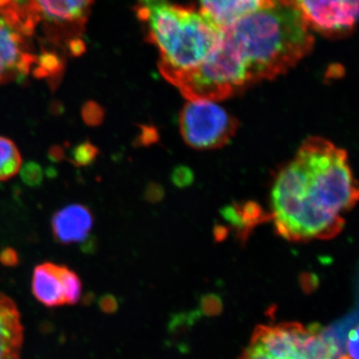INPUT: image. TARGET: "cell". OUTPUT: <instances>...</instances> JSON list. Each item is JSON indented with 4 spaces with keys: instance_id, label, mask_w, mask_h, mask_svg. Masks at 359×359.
<instances>
[{
    "instance_id": "6da1fadb",
    "label": "cell",
    "mask_w": 359,
    "mask_h": 359,
    "mask_svg": "<svg viewBox=\"0 0 359 359\" xmlns=\"http://www.w3.org/2000/svg\"><path fill=\"white\" fill-rule=\"evenodd\" d=\"M358 199L346 151L311 137L273 180L268 218L285 240H330L342 231Z\"/></svg>"
},
{
    "instance_id": "7a4b0ae2",
    "label": "cell",
    "mask_w": 359,
    "mask_h": 359,
    "mask_svg": "<svg viewBox=\"0 0 359 359\" xmlns=\"http://www.w3.org/2000/svg\"><path fill=\"white\" fill-rule=\"evenodd\" d=\"M224 32L247 67L252 84L287 72L314 44L311 26L292 0H269Z\"/></svg>"
},
{
    "instance_id": "3957f363",
    "label": "cell",
    "mask_w": 359,
    "mask_h": 359,
    "mask_svg": "<svg viewBox=\"0 0 359 359\" xmlns=\"http://www.w3.org/2000/svg\"><path fill=\"white\" fill-rule=\"evenodd\" d=\"M138 16L147 23L149 34L160 52L163 77L174 79L199 66L223 37V28L193 9L168 0H139Z\"/></svg>"
},
{
    "instance_id": "277c9868",
    "label": "cell",
    "mask_w": 359,
    "mask_h": 359,
    "mask_svg": "<svg viewBox=\"0 0 359 359\" xmlns=\"http://www.w3.org/2000/svg\"><path fill=\"white\" fill-rule=\"evenodd\" d=\"M341 354L332 328L282 323L257 327L240 359H340Z\"/></svg>"
},
{
    "instance_id": "5b68a950",
    "label": "cell",
    "mask_w": 359,
    "mask_h": 359,
    "mask_svg": "<svg viewBox=\"0 0 359 359\" xmlns=\"http://www.w3.org/2000/svg\"><path fill=\"white\" fill-rule=\"evenodd\" d=\"M238 120L211 100H188L180 114V131L196 150L223 147L237 132Z\"/></svg>"
},
{
    "instance_id": "8992f818",
    "label": "cell",
    "mask_w": 359,
    "mask_h": 359,
    "mask_svg": "<svg viewBox=\"0 0 359 359\" xmlns=\"http://www.w3.org/2000/svg\"><path fill=\"white\" fill-rule=\"evenodd\" d=\"M311 29L337 34L351 32L358 16V0H292Z\"/></svg>"
},
{
    "instance_id": "52a82bcc",
    "label": "cell",
    "mask_w": 359,
    "mask_h": 359,
    "mask_svg": "<svg viewBox=\"0 0 359 359\" xmlns=\"http://www.w3.org/2000/svg\"><path fill=\"white\" fill-rule=\"evenodd\" d=\"M25 35L18 23L0 11V85L23 79L37 63L26 48Z\"/></svg>"
},
{
    "instance_id": "ba28073f",
    "label": "cell",
    "mask_w": 359,
    "mask_h": 359,
    "mask_svg": "<svg viewBox=\"0 0 359 359\" xmlns=\"http://www.w3.org/2000/svg\"><path fill=\"white\" fill-rule=\"evenodd\" d=\"M93 224V215L86 205H66L52 217V233L60 244H76L88 238Z\"/></svg>"
},
{
    "instance_id": "9c48e42d",
    "label": "cell",
    "mask_w": 359,
    "mask_h": 359,
    "mask_svg": "<svg viewBox=\"0 0 359 359\" xmlns=\"http://www.w3.org/2000/svg\"><path fill=\"white\" fill-rule=\"evenodd\" d=\"M65 266L44 263L35 266L32 276V294L45 306H65L63 287Z\"/></svg>"
},
{
    "instance_id": "30bf717a",
    "label": "cell",
    "mask_w": 359,
    "mask_h": 359,
    "mask_svg": "<svg viewBox=\"0 0 359 359\" xmlns=\"http://www.w3.org/2000/svg\"><path fill=\"white\" fill-rule=\"evenodd\" d=\"M23 327L15 304L0 292V359H20Z\"/></svg>"
},
{
    "instance_id": "8fae6325",
    "label": "cell",
    "mask_w": 359,
    "mask_h": 359,
    "mask_svg": "<svg viewBox=\"0 0 359 359\" xmlns=\"http://www.w3.org/2000/svg\"><path fill=\"white\" fill-rule=\"evenodd\" d=\"M93 0H29L37 20L43 18L57 25L80 22Z\"/></svg>"
},
{
    "instance_id": "7c38bea8",
    "label": "cell",
    "mask_w": 359,
    "mask_h": 359,
    "mask_svg": "<svg viewBox=\"0 0 359 359\" xmlns=\"http://www.w3.org/2000/svg\"><path fill=\"white\" fill-rule=\"evenodd\" d=\"M269 0H200L201 13L221 28L230 27L238 20L261 8Z\"/></svg>"
},
{
    "instance_id": "4fadbf2b",
    "label": "cell",
    "mask_w": 359,
    "mask_h": 359,
    "mask_svg": "<svg viewBox=\"0 0 359 359\" xmlns=\"http://www.w3.org/2000/svg\"><path fill=\"white\" fill-rule=\"evenodd\" d=\"M21 155L18 146L6 137L0 136V181L13 178L20 173Z\"/></svg>"
},
{
    "instance_id": "5bb4252c",
    "label": "cell",
    "mask_w": 359,
    "mask_h": 359,
    "mask_svg": "<svg viewBox=\"0 0 359 359\" xmlns=\"http://www.w3.org/2000/svg\"><path fill=\"white\" fill-rule=\"evenodd\" d=\"M63 287H65V304H76L81 297L82 283L74 271L65 266L63 269Z\"/></svg>"
},
{
    "instance_id": "9a60e30c",
    "label": "cell",
    "mask_w": 359,
    "mask_h": 359,
    "mask_svg": "<svg viewBox=\"0 0 359 359\" xmlns=\"http://www.w3.org/2000/svg\"><path fill=\"white\" fill-rule=\"evenodd\" d=\"M98 149L90 142L79 144L71 151V160L78 167L89 166L96 160Z\"/></svg>"
},
{
    "instance_id": "2e32d148",
    "label": "cell",
    "mask_w": 359,
    "mask_h": 359,
    "mask_svg": "<svg viewBox=\"0 0 359 359\" xmlns=\"http://www.w3.org/2000/svg\"><path fill=\"white\" fill-rule=\"evenodd\" d=\"M21 178L23 182L29 186H39L41 183L43 174H42L41 167L36 163H27L25 166L20 168Z\"/></svg>"
},
{
    "instance_id": "e0dca14e",
    "label": "cell",
    "mask_w": 359,
    "mask_h": 359,
    "mask_svg": "<svg viewBox=\"0 0 359 359\" xmlns=\"http://www.w3.org/2000/svg\"><path fill=\"white\" fill-rule=\"evenodd\" d=\"M340 359H358V327H354L347 334L346 344L342 346Z\"/></svg>"
},
{
    "instance_id": "ac0fdd59",
    "label": "cell",
    "mask_w": 359,
    "mask_h": 359,
    "mask_svg": "<svg viewBox=\"0 0 359 359\" xmlns=\"http://www.w3.org/2000/svg\"><path fill=\"white\" fill-rule=\"evenodd\" d=\"M84 121L91 126L100 124L104 118L102 108L94 102L87 103L82 109Z\"/></svg>"
},
{
    "instance_id": "d6986e66",
    "label": "cell",
    "mask_w": 359,
    "mask_h": 359,
    "mask_svg": "<svg viewBox=\"0 0 359 359\" xmlns=\"http://www.w3.org/2000/svg\"><path fill=\"white\" fill-rule=\"evenodd\" d=\"M98 306L102 313L113 314L117 313L118 309H119V302H118L115 295L106 294L98 299Z\"/></svg>"
},
{
    "instance_id": "ffe728a7",
    "label": "cell",
    "mask_w": 359,
    "mask_h": 359,
    "mask_svg": "<svg viewBox=\"0 0 359 359\" xmlns=\"http://www.w3.org/2000/svg\"><path fill=\"white\" fill-rule=\"evenodd\" d=\"M0 263L6 266H15L18 264V256L15 250L6 249L0 254Z\"/></svg>"
},
{
    "instance_id": "44dd1931",
    "label": "cell",
    "mask_w": 359,
    "mask_h": 359,
    "mask_svg": "<svg viewBox=\"0 0 359 359\" xmlns=\"http://www.w3.org/2000/svg\"><path fill=\"white\" fill-rule=\"evenodd\" d=\"M11 2V0H0V8H4V7L8 6Z\"/></svg>"
}]
</instances>
